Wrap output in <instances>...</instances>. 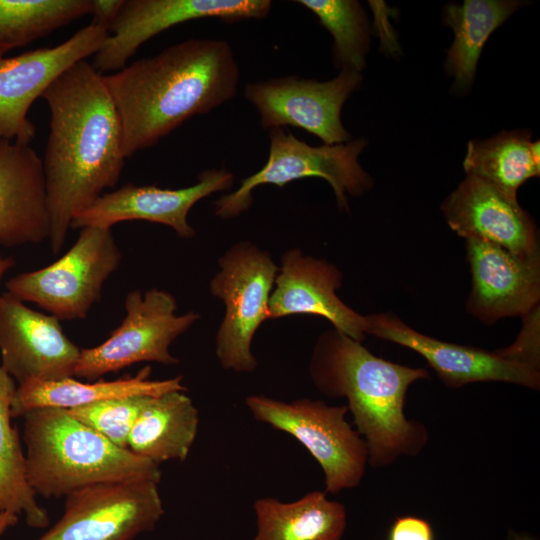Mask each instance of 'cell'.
Instances as JSON below:
<instances>
[{
  "instance_id": "cell-29",
  "label": "cell",
  "mask_w": 540,
  "mask_h": 540,
  "mask_svg": "<svg viewBox=\"0 0 540 540\" xmlns=\"http://www.w3.org/2000/svg\"><path fill=\"white\" fill-rule=\"evenodd\" d=\"M151 395L104 400L68 412L114 445L128 449V437Z\"/></svg>"
},
{
  "instance_id": "cell-23",
  "label": "cell",
  "mask_w": 540,
  "mask_h": 540,
  "mask_svg": "<svg viewBox=\"0 0 540 540\" xmlns=\"http://www.w3.org/2000/svg\"><path fill=\"white\" fill-rule=\"evenodd\" d=\"M257 531L252 540H341L345 506L311 491L291 502L261 497L253 504Z\"/></svg>"
},
{
  "instance_id": "cell-1",
  "label": "cell",
  "mask_w": 540,
  "mask_h": 540,
  "mask_svg": "<svg viewBox=\"0 0 540 540\" xmlns=\"http://www.w3.org/2000/svg\"><path fill=\"white\" fill-rule=\"evenodd\" d=\"M103 75L82 60L41 97L50 111L42 164L54 255L62 249L74 216L113 188L124 167L121 122Z\"/></svg>"
},
{
  "instance_id": "cell-3",
  "label": "cell",
  "mask_w": 540,
  "mask_h": 540,
  "mask_svg": "<svg viewBox=\"0 0 540 540\" xmlns=\"http://www.w3.org/2000/svg\"><path fill=\"white\" fill-rule=\"evenodd\" d=\"M309 374L322 394L347 400L371 466L416 456L425 447L427 430L421 422L406 418L404 405L410 385L429 378L426 369L375 356L361 342L331 329L315 344Z\"/></svg>"
},
{
  "instance_id": "cell-27",
  "label": "cell",
  "mask_w": 540,
  "mask_h": 540,
  "mask_svg": "<svg viewBox=\"0 0 540 540\" xmlns=\"http://www.w3.org/2000/svg\"><path fill=\"white\" fill-rule=\"evenodd\" d=\"M92 0H0V54L91 14Z\"/></svg>"
},
{
  "instance_id": "cell-20",
  "label": "cell",
  "mask_w": 540,
  "mask_h": 540,
  "mask_svg": "<svg viewBox=\"0 0 540 540\" xmlns=\"http://www.w3.org/2000/svg\"><path fill=\"white\" fill-rule=\"evenodd\" d=\"M49 230L42 158L30 144L0 141V246L39 244Z\"/></svg>"
},
{
  "instance_id": "cell-25",
  "label": "cell",
  "mask_w": 540,
  "mask_h": 540,
  "mask_svg": "<svg viewBox=\"0 0 540 540\" xmlns=\"http://www.w3.org/2000/svg\"><path fill=\"white\" fill-rule=\"evenodd\" d=\"M16 388V382L0 364V511L23 515L29 527L43 529L50 519L28 483L25 453L11 422Z\"/></svg>"
},
{
  "instance_id": "cell-15",
  "label": "cell",
  "mask_w": 540,
  "mask_h": 540,
  "mask_svg": "<svg viewBox=\"0 0 540 540\" xmlns=\"http://www.w3.org/2000/svg\"><path fill=\"white\" fill-rule=\"evenodd\" d=\"M366 335H373L420 354L450 388L476 382H506L540 388V370L500 356L496 351L438 340L411 328L391 312L365 316Z\"/></svg>"
},
{
  "instance_id": "cell-34",
  "label": "cell",
  "mask_w": 540,
  "mask_h": 540,
  "mask_svg": "<svg viewBox=\"0 0 540 540\" xmlns=\"http://www.w3.org/2000/svg\"><path fill=\"white\" fill-rule=\"evenodd\" d=\"M15 265V260L9 256H3L0 253V285L5 274ZM1 293V292H0Z\"/></svg>"
},
{
  "instance_id": "cell-21",
  "label": "cell",
  "mask_w": 540,
  "mask_h": 540,
  "mask_svg": "<svg viewBox=\"0 0 540 540\" xmlns=\"http://www.w3.org/2000/svg\"><path fill=\"white\" fill-rule=\"evenodd\" d=\"M151 367L142 368L135 376L112 381L81 382L73 377L47 382H29L17 386L11 405L12 417H23L40 408L74 409L104 400L134 396H156L170 391H186L182 376L151 380Z\"/></svg>"
},
{
  "instance_id": "cell-33",
  "label": "cell",
  "mask_w": 540,
  "mask_h": 540,
  "mask_svg": "<svg viewBox=\"0 0 540 540\" xmlns=\"http://www.w3.org/2000/svg\"><path fill=\"white\" fill-rule=\"evenodd\" d=\"M19 516L10 512L0 511V537L11 527L15 526Z\"/></svg>"
},
{
  "instance_id": "cell-35",
  "label": "cell",
  "mask_w": 540,
  "mask_h": 540,
  "mask_svg": "<svg viewBox=\"0 0 540 540\" xmlns=\"http://www.w3.org/2000/svg\"><path fill=\"white\" fill-rule=\"evenodd\" d=\"M508 540H537L535 537L528 534H521L516 532H511Z\"/></svg>"
},
{
  "instance_id": "cell-6",
  "label": "cell",
  "mask_w": 540,
  "mask_h": 540,
  "mask_svg": "<svg viewBox=\"0 0 540 540\" xmlns=\"http://www.w3.org/2000/svg\"><path fill=\"white\" fill-rule=\"evenodd\" d=\"M259 422L289 434L302 444L324 473L325 493L357 487L368 464L367 445L346 420V405L299 398L290 402L251 395L245 399Z\"/></svg>"
},
{
  "instance_id": "cell-4",
  "label": "cell",
  "mask_w": 540,
  "mask_h": 540,
  "mask_svg": "<svg viewBox=\"0 0 540 540\" xmlns=\"http://www.w3.org/2000/svg\"><path fill=\"white\" fill-rule=\"evenodd\" d=\"M23 418L26 477L36 495L59 498L97 483L161 479L159 465L114 445L68 410L40 408Z\"/></svg>"
},
{
  "instance_id": "cell-11",
  "label": "cell",
  "mask_w": 540,
  "mask_h": 540,
  "mask_svg": "<svg viewBox=\"0 0 540 540\" xmlns=\"http://www.w3.org/2000/svg\"><path fill=\"white\" fill-rule=\"evenodd\" d=\"M361 82V73L340 70L338 76L323 82L297 75L248 82L243 92L257 110L262 128L293 126L333 145L349 141L341 111Z\"/></svg>"
},
{
  "instance_id": "cell-28",
  "label": "cell",
  "mask_w": 540,
  "mask_h": 540,
  "mask_svg": "<svg viewBox=\"0 0 540 540\" xmlns=\"http://www.w3.org/2000/svg\"><path fill=\"white\" fill-rule=\"evenodd\" d=\"M307 8L333 37V57L341 70L361 73L370 45L366 13L355 0H296Z\"/></svg>"
},
{
  "instance_id": "cell-30",
  "label": "cell",
  "mask_w": 540,
  "mask_h": 540,
  "mask_svg": "<svg viewBox=\"0 0 540 540\" xmlns=\"http://www.w3.org/2000/svg\"><path fill=\"white\" fill-rule=\"evenodd\" d=\"M523 326L516 341L507 348L495 350L500 356L539 369V307L523 318Z\"/></svg>"
},
{
  "instance_id": "cell-13",
  "label": "cell",
  "mask_w": 540,
  "mask_h": 540,
  "mask_svg": "<svg viewBox=\"0 0 540 540\" xmlns=\"http://www.w3.org/2000/svg\"><path fill=\"white\" fill-rule=\"evenodd\" d=\"M107 36L90 23L54 47L0 54V141L30 144L36 132L28 118L33 102L71 66L95 55Z\"/></svg>"
},
{
  "instance_id": "cell-16",
  "label": "cell",
  "mask_w": 540,
  "mask_h": 540,
  "mask_svg": "<svg viewBox=\"0 0 540 540\" xmlns=\"http://www.w3.org/2000/svg\"><path fill=\"white\" fill-rule=\"evenodd\" d=\"M233 184L234 175L223 168L205 170L195 184L178 189L127 183L103 193L77 213L71 228H111L120 222L140 220L166 225L180 238L191 239L195 235L188 222L191 208L212 193L232 188Z\"/></svg>"
},
{
  "instance_id": "cell-32",
  "label": "cell",
  "mask_w": 540,
  "mask_h": 540,
  "mask_svg": "<svg viewBox=\"0 0 540 540\" xmlns=\"http://www.w3.org/2000/svg\"><path fill=\"white\" fill-rule=\"evenodd\" d=\"M123 0H92L93 15L91 24L108 30L118 14Z\"/></svg>"
},
{
  "instance_id": "cell-31",
  "label": "cell",
  "mask_w": 540,
  "mask_h": 540,
  "mask_svg": "<svg viewBox=\"0 0 540 540\" xmlns=\"http://www.w3.org/2000/svg\"><path fill=\"white\" fill-rule=\"evenodd\" d=\"M388 540H435L428 521L416 516L397 517L392 523Z\"/></svg>"
},
{
  "instance_id": "cell-2",
  "label": "cell",
  "mask_w": 540,
  "mask_h": 540,
  "mask_svg": "<svg viewBox=\"0 0 540 540\" xmlns=\"http://www.w3.org/2000/svg\"><path fill=\"white\" fill-rule=\"evenodd\" d=\"M103 78L129 158L234 98L240 68L228 41L191 38Z\"/></svg>"
},
{
  "instance_id": "cell-5",
  "label": "cell",
  "mask_w": 540,
  "mask_h": 540,
  "mask_svg": "<svg viewBox=\"0 0 540 540\" xmlns=\"http://www.w3.org/2000/svg\"><path fill=\"white\" fill-rule=\"evenodd\" d=\"M269 154L264 166L244 178L238 189L214 203L217 217L235 218L249 209L252 192L260 185L283 188L292 181L321 177L332 187L340 209H348L347 194L361 196L373 186L358 158L368 144L366 138L345 143L311 146L283 128L269 129Z\"/></svg>"
},
{
  "instance_id": "cell-24",
  "label": "cell",
  "mask_w": 540,
  "mask_h": 540,
  "mask_svg": "<svg viewBox=\"0 0 540 540\" xmlns=\"http://www.w3.org/2000/svg\"><path fill=\"white\" fill-rule=\"evenodd\" d=\"M519 6V1L511 0H466L445 7L444 20L454 32L446 69L457 91L471 85L485 42Z\"/></svg>"
},
{
  "instance_id": "cell-14",
  "label": "cell",
  "mask_w": 540,
  "mask_h": 540,
  "mask_svg": "<svg viewBox=\"0 0 540 540\" xmlns=\"http://www.w3.org/2000/svg\"><path fill=\"white\" fill-rule=\"evenodd\" d=\"M80 352L56 317L0 293V364L17 386L74 377Z\"/></svg>"
},
{
  "instance_id": "cell-12",
  "label": "cell",
  "mask_w": 540,
  "mask_h": 540,
  "mask_svg": "<svg viewBox=\"0 0 540 540\" xmlns=\"http://www.w3.org/2000/svg\"><path fill=\"white\" fill-rule=\"evenodd\" d=\"M271 9L270 0H123L92 65L101 74L114 73L146 41L176 25L207 18L262 20Z\"/></svg>"
},
{
  "instance_id": "cell-26",
  "label": "cell",
  "mask_w": 540,
  "mask_h": 540,
  "mask_svg": "<svg viewBox=\"0 0 540 540\" xmlns=\"http://www.w3.org/2000/svg\"><path fill=\"white\" fill-rule=\"evenodd\" d=\"M529 131H502L486 140H471L463 161L466 175L479 178L517 199L518 188L539 176L531 151Z\"/></svg>"
},
{
  "instance_id": "cell-9",
  "label": "cell",
  "mask_w": 540,
  "mask_h": 540,
  "mask_svg": "<svg viewBox=\"0 0 540 540\" xmlns=\"http://www.w3.org/2000/svg\"><path fill=\"white\" fill-rule=\"evenodd\" d=\"M125 316L101 344L81 349L74 377L95 381L140 362L176 365L171 344L194 323L200 314H177V300L157 288L130 291L124 300Z\"/></svg>"
},
{
  "instance_id": "cell-17",
  "label": "cell",
  "mask_w": 540,
  "mask_h": 540,
  "mask_svg": "<svg viewBox=\"0 0 540 540\" xmlns=\"http://www.w3.org/2000/svg\"><path fill=\"white\" fill-rule=\"evenodd\" d=\"M471 290L466 310L492 325L528 315L540 302V256L520 258L492 243L466 239Z\"/></svg>"
},
{
  "instance_id": "cell-22",
  "label": "cell",
  "mask_w": 540,
  "mask_h": 540,
  "mask_svg": "<svg viewBox=\"0 0 540 540\" xmlns=\"http://www.w3.org/2000/svg\"><path fill=\"white\" fill-rule=\"evenodd\" d=\"M198 427V409L185 391L152 396L130 431L128 449L157 465L185 461Z\"/></svg>"
},
{
  "instance_id": "cell-10",
  "label": "cell",
  "mask_w": 540,
  "mask_h": 540,
  "mask_svg": "<svg viewBox=\"0 0 540 540\" xmlns=\"http://www.w3.org/2000/svg\"><path fill=\"white\" fill-rule=\"evenodd\" d=\"M157 481L103 482L65 496L58 521L36 540H132L164 515Z\"/></svg>"
},
{
  "instance_id": "cell-8",
  "label": "cell",
  "mask_w": 540,
  "mask_h": 540,
  "mask_svg": "<svg viewBox=\"0 0 540 540\" xmlns=\"http://www.w3.org/2000/svg\"><path fill=\"white\" fill-rule=\"evenodd\" d=\"M210 292L225 305L216 335L215 353L226 370L251 373L257 368L251 343L269 319V300L278 266L270 253L250 241L231 246L218 260Z\"/></svg>"
},
{
  "instance_id": "cell-7",
  "label": "cell",
  "mask_w": 540,
  "mask_h": 540,
  "mask_svg": "<svg viewBox=\"0 0 540 540\" xmlns=\"http://www.w3.org/2000/svg\"><path fill=\"white\" fill-rule=\"evenodd\" d=\"M121 259L111 228L85 227L58 260L13 276L5 283L6 291L60 321L85 319Z\"/></svg>"
},
{
  "instance_id": "cell-18",
  "label": "cell",
  "mask_w": 540,
  "mask_h": 540,
  "mask_svg": "<svg viewBox=\"0 0 540 540\" xmlns=\"http://www.w3.org/2000/svg\"><path fill=\"white\" fill-rule=\"evenodd\" d=\"M458 236L497 245L520 258L539 257L538 230L517 199L474 176L466 178L441 205Z\"/></svg>"
},
{
  "instance_id": "cell-19",
  "label": "cell",
  "mask_w": 540,
  "mask_h": 540,
  "mask_svg": "<svg viewBox=\"0 0 540 540\" xmlns=\"http://www.w3.org/2000/svg\"><path fill=\"white\" fill-rule=\"evenodd\" d=\"M342 272L332 263L305 255L300 249L286 251L269 300V319L310 314L327 319L333 329L361 342L366 319L337 295Z\"/></svg>"
}]
</instances>
